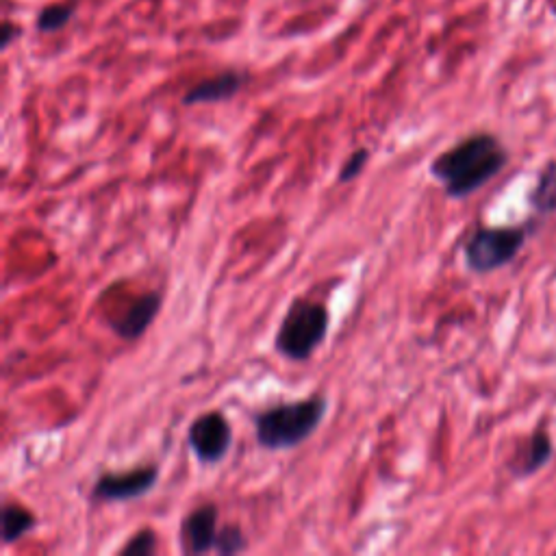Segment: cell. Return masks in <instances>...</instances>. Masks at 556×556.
<instances>
[{
  "label": "cell",
  "instance_id": "obj_16",
  "mask_svg": "<svg viewBox=\"0 0 556 556\" xmlns=\"http://www.w3.org/2000/svg\"><path fill=\"white\" fill-rule=\"evenodd\" d=\"M370 155H372L370 148L352 150V153L348 155V159L341 163V168L337 172V183L339 185H346V183H352L355 179H359L361 172L365 170V166H368Z\"/></svg>",
  "mask_w": 556,
  "mask_h": 556
},
{
  "label": "cell",
  "instance_id": "obj_6",
  "mask_svg": "<svg viewBox=\"0 0 556 556\" xmlns=\"http://www.w3.org/2000/svg\"><path fill=\"white\" fill-rule=\"evenodd\" d=\"M161 470L157 465H137L129 472H103L92 485V502H133L153 494Z\"/></svg>",
  "mask_w": 556,
  "mask_h": 556
},
{
  "label": "cell",
  "instance_id": "obj_17",
  "mask_svg": "<svg viewBox=\"0 0 556 556\" xmlns=\"http://www.w3.org/2000/svg\"><path fill=\"white\" fill-rule=\"evenodd\" d=\"M18 35H20V29L16 27V24L5 22V24H3V35H0V48L7 50V48H9V44L14 42Z\"/></svg>",
  "mask_w": 556,
  "mask_h": 556
},
{
  "label": "cell",
  "instance_id": "obj_10",
  "mask_svg": "<svg viewBox=\"0 0 556 556\" xmlns=\"http://www.w3.org/2000/svg\"><path fill=\"white\" fill-rule=\"evenodd\" d=\"M554 452V441L550 433L535 431L526 441V446L517 454V459L509 465L517 478H528L537 474L543 465H548Z\"/></svg>",
  "mask_w": 556,
  "mask_h": 556
},
{
  "label": "cell",
  "instance_id": "obj_1",
  "mask_svg": "<svg viewBox=\"0 0 556 556\" xmlns=\"http://www.w3.org/2000/svg\"><path fill=\"white\" fill-rule=\"evenodd\" d=\"M509 166V150L494 133L467 135L459 144L444 150L428 172L444 187L452 200H463L491 183Z\"/></svg>",
  "mask_w": 556,
  "mask_h": 556
},
{
  "label": "cell",
  "instance_id": "obj_5",
  "mask_svg": "<svg viewBox=\"0 0 556 556\" xmlns=\"http://www.w3.org/2000/svg\"><path fill=\"white\" fill-rule=\"evenodd\" d=\"M187 446L200 465L222 463L233 448V426L222 411L200 413L187 428Z\"/></svg>",
  "mask_w": 556,
  "mask_h": 556
},
{
  "label": "cell",
  "instance_id": "obj_11",
  "mask_svg": "<svg viewBox=\"0 0 556 556\" xmlns=\"http://www.w3.org/2000/svg\"><path fill=\"white\" fill-rule=\"evenodd\" d=\"M0 522H3V530H0L3 546H14V543L22 541L37 528L35 513L20 502H5Z\"/></svg>",
  "mask_w": 556,
  "mask_h": 556
},
{
  "label": "cell",
  "instance_id": "obj_4",
  "mask_svg": "<svg viewBox=\"0 0 556 556\" xmlns=\"http://www.w3.org/2000/svg\"><path fill=\"white\" fill-rule=\"evenodd\" d=\"M530 235V224L522 226H476L463 244L465 268L485 276L507 268L520 255Z\"/></svg>",
  "mask_w": 556,
  "mask_h": 556
},
{
  "label": "cell",
  "instance_id": "obj_14",
  "mask_svg": "<svg viewBox=\"0 0 556 556\" xmlns=\"http://www.w3.org/2000/svg\"><path fill=\"white\" fill-rule=\"evenodd\" d=\"M157 552V533L153 528H139L118 550L120 556H153Z\"/></svg>",
  "mask_w": 556,
  "mask_h": 556
},
{
  "label": "cell",
  "instance_id": "obj_7",
  "mask_svg": "<svg viewBox=\"0 0 556 556\" xmlns=\"http://www.w3.org/2000/svg\"><path fill=\"white\" fill-rule=\"evenodd\" d=\"M220 509L218 504L205 502L200 507L185 513L179 528V543L185 556H200L213 552L220 533Z\"/></svg>",
  "mask_w": 556,
  "mask_h": 556
},
{
  "label": "cell",
  "instance_id": "obj_13",
  "mask_svg": "<svg viewBox=\"0 0 556 556\" xmlns=\"http://www.w3.org/2000/svg\"><path fill=\"white\" fill-rule=\"evenodd\" d=\"M248 550V537L244 533L242 526L237 524H226L220 528L218 539H216V548L213 552H218L220 556H233L239 552Z\"/></svg>",
  "mask_w": 556,
  "mask_h": 556
},
{
  "label": "cell",
  "instance_id": "obj_15",
  "mask_svg": "<svg viewBox=\"0 0 556 556\" xmlns=\"http://www.w3.org/2000/svg\"><path fill=\"white\" fill-rule=\"evenodd\" d=\"M74 16V7L70 5H53L46 7L40 16H37V31L40 33H53L66 27L70 18Z\"/></svg>",
  "mask_w": 556,
  "mask_h": 556
},
{
  "label": "cell",
  "instance_id": "obj_3",
  "mask_svg": "<svg viewBox=\"0 0 556 556\" xmlns=\"http://www.w3.org/2000/svg\"><path fill=\"white\" fill-rule=\"evenodd\" d=\"M331 313L320 300L296 298L287 307L274 337V352L292 363H307L328 337Z\"/></svg>",
  "mask_w": 556,
  "mask_h": 556
},
{
  "label": "cell",
  "instance_id": "obj_8",
  "mask_svg": "<svg viewBox=\"0 0 556 556\" xmlns=\"http://www.w3.org/2000/svg\"><path fill=\"white\" fill-rule=\"evenodd\" d=\"M161 307H163V294L159 289H150V292L137 296L129 307L116 315V318H109L107 326L116 337L124 341H135L139 337H144L148 328L155 324V320L161 313Z\"/></svg>",
  "mask_w": 556,
  "mask_h": 556
},
{
  "label": "cell",
  "instance_id": "obj_2",
  "mask_svg": "<svg viewBox=\"0 0 556 556\" xmlns=\"http://www.w3.org/2000/svg\"><path fill=\"white\" fill-rule=\"evenodd\" d=\"M328 413V398L311 394L296 402H278L252 417L257 446L265 452H287L320 431Z\"/></svg>",
  "mask_w": 556,
  "mask_h": 556
},
{
  "label": "cell",
  "instance_id": "obj_9",
  "mask_svg": "<svg viewBox=\"0 0 556 556\" xmlns=\"http://www.w3.org/2000/svg\"><path fill=\"white\" fill-rule=\"evenodd\" d=\"M246 83V77L239 70H224L216 77L205 79L189 87L183 96V105L194 107V105H216L233 100Z\"/></svg>",
  "mask_w": 556,
  "mask_h": 556
},
{
  "label": "cell",
  "instance_id": "obj_12",
  "mask_svg": "<svg viewBox=\"0 0 556 556\" xmlns=\"http://www.w3.org/2000/svg\"><path fill=\"white\" fill-rule=\"evenodd\" d=\"M528 200L537 216H552V213H556V159H550L541 168L537 185L530 192Z\"/></svg>",
  "mask_w": 556,
  "mask_h": 556
}]
</instances>
